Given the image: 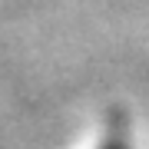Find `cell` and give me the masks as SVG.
Here are the masks:
<instances>
[{
    "instance_id": "cell-1",
    "label": "cell",
    "mask_w": 149,
    "mask_h": 149,
    "mask_svg": "<svg viewBox=\"0 0 149 149\" xmlns=\"http://www.w3.org/2000/svg\"><path fill=\"white\" fill-rule=\"evenodd\" d=\"M103 149H123V146L116 143V139H113V143H106V146H103Z\"/></svg>"
}]
</instances>
